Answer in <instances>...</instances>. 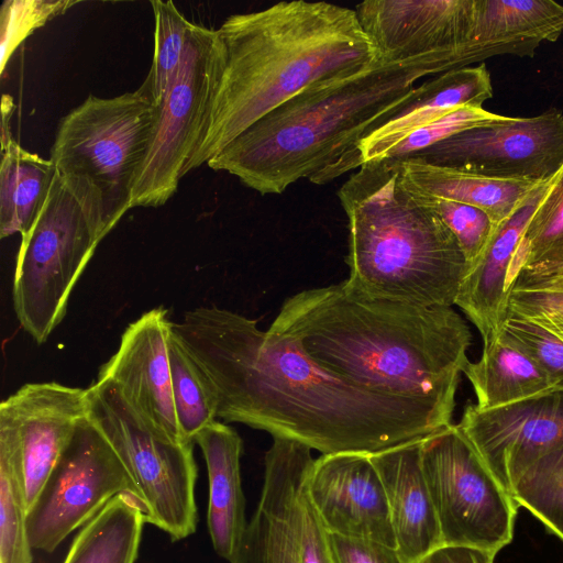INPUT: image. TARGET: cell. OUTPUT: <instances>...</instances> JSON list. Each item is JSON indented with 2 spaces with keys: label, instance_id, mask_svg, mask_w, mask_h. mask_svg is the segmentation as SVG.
I'll use <instances>...</instances> for the list:
<instances>
[{
  "label": "cell",
  "instance_id": "cell-1",
  "mask_svg": "<svg viewBox=\"0 0 563 563\" xmlns=\"http://www.w3.org/2000/svg\"><path fill=\"white\" fill-rule=\"evenodd\" d=\"M173 330L211 378L218 418L299 442L321 454H372L452 424L445 412L355 386L320 367L290 340L216 305Z\"/></svg>",
  "mask_w": 563,
  "mask_h": 563
},
{
  "label": "cell",
  "instance_id": "cell-2",
  "mask_svg": "<svg viewBox=\"0 0 563 563\" xmlns=\"http://www.w3.org/2000/svg\"><path fill=\"white\" fill-rule=\"evenodd\" d=\"M268 330L355 386L453 417L472 333L452 307L373 298L343 280L290 296Z\"/></svg>",
  "mask_w": 563,
  "mask_h": 563
},
{
  "label": "cell",
  "instance_id": "cell-3",
  "mask_svg": "<svg viewBox=\"0 0 563 563\" xmlns=\"http://www.w3.org/2000/svg\"><path fill=\"white\" fill-rule=\"evenodd\" d=\"M217 32L223 67L184 176L309 87L353 76L380 60L355 9L325 1H280L233 14Z\"/></svg>",
  "mask_w": 563,
  "mask_h": 563
},
{
  "label": "cell",
  "instance_id": "cell-4",
  "mask_svg": "<svg viewBox=\"0 0 563 563\" xmlns=\"http://www.w3.org/2000/svg\"><path fill=\"white\" fill-rule=\"evenodd\" d=\"M453 55L378 64L309 87L246 129L207 165L261 195L310 181L352 152L368 128L402 101L422 77L459 69Z\"/></svg>",
  "mask_w": 563,
  "mask_h": 563
},
{
  "label": "cell",
  "instance_id": "cell-5",
  "mask_svg": "<svg viewBox=\"0 0 563 563\" xmlns=\"http://www.w3.org/2000/svg\"><path fill=\"white\" fill-rule=\"evenodd\" d=\"M338 197L349 227V288L418 306L455 303L467 262L440 217L401 185L396 159L364 163Z\"/></svg>",
  "mask_w": 563,
  "mask_h": 563
},
{
  "label": "cell",
  "instance_id": "cell-6",
  "mask_svg": "<svg viewBox=\"0 0 563 563\" xmlns=\"http://www.w3.org/2000/svg\"><path fill=\"white\" fill-rule=\"evenodd\" d=\"M108 233L97 192L56 173L37 218L21 235L12 287L18 321L36 343L63 321L74 287Z\"/></svg>",
  "mask_w": 563,
  "mask_h": 563
},
{
  "label": "cell",
  "instance_id": "cell-7",
  "mask_svg": "<svg viewBox=\"0 0 563 563\" xmlns=\"http://www.w3.org/2000/svg\"><path fill=\"white\" fill-rule=\"evenodd\" d=\"M157 104L145 81L117 97L88 96L62 118L49 159L56 173L99 196L109 232L132 208V192L153 140Z\"/></svg>",
  "mask_w": 563,
  "mask_h": 563
},
{
  "label": "cell",
  "instance_id": "cell-8",
  "mask_svg": "<svg viewBox=\"0 0 563 563\" xmlns=\"http://www.w3.org/2000/svg\"><path fill=\"white\" fill-rule=\"evenodd\" d=\"M87 417L125 466L145 523L173 541L192 534L198 521L194 442L176 441L154 428L109 379H97L87 388Z\"/></svg>",
  "mask_w": 563,
  "mask_h": 563
},
{
  "label": "cell",
  "instance_id": "cell-9",
  "mask_svg": "<svg viewBox=\"0 0 563 563\" xmlns=\"http://www.w3.org/2000/svg\"><path fill=\"white\" fill-rule=\"evenodd\" d=\"M421 463L443 545L498 553L511 542L519 505L457 424L421 440Z\"/></svg>",
  "mask_w": 563,
  "mask_h": 563
},
{
  "label": "cell",
  "instance_id": "cell-10",
  "mask_svg": "<svg viewBox=\"0 0 563 563\" xmlns=\"http://www.w3.org/2000/svg\"><path fill=\"white\" fill-rule=\"evenodd\" d=\"M223 67L217 30L191 22L185 53L163 100L146 159L132 192V208L161 207L177 191L201 139Z\"/></svg>",
  "mask_w": 563,
  "mask_h": 563
},
{
  "label": "cell",
  "instance_id": "cell-11",
  "mask_svg": "<svg viewBox=\"0 0 563 563\" xmlns=\"http://www.w3.org/2000/svg\"><path fill=\"white\" fill-rule=\"evenodd\" d=\"M119 495L134 497L141 507L125 466L86 415L27 512L32 549L55 551Z\"/></svg>",
  "mask_w": 563,
  "mask_h": 563
},
{
  "label": "cell",
  "instance_id": "cell-12",
  "mask_svg": "<svg viewBox=\"0 0 563 563\" xmlns=\"http://www.w3.org/2000/svg\"><path fill=\"white\" fill-rule=\"evenodd\" d=\"M408 158L489 178L543 183L563 163V113L550 108L533 117H506L463 130Z\"/></svg>",
  "mask_w": 563,
  "mask_h": 563
},
{
  "label": "cell",
  "instance_id": "cell-13",
  "mask_svg": "<svg viewBox=\"0 0 563 563\" xmlns=\"http://www.w3.org/2000/svg\"><path fill=\"white\" fill-rule=\"evenodd\" d=\"M456 424L510 493L529 465L563 446V387L490 409L470 404Z\"/></svg>",
  "mask_w": 563,
  "mask_h": 563
},
{
  "label": "cell",
  "instance_id": "cell-14",
  "mask_svg": "<svg viewBox=\"0 0 563 563\" xmlns=\"http://www.w3.org/2000/svg\"><path fill=\"white\" fill-rule=\"evenodd\" d=\"M356 15L382 59L397 62L446 54L467 67L475 0H368Z\"/></svg>",
  "mask_w": 563,
  "mask_h": 563
},
{
  "label": "cell",
  "instance_id": "cell-15",
  "mask_svg": "<svg viewBox=\"0 0 563 563\" xmlns=\"http://www.w3.org/2000/svg\"><path fill=\"white\" fill-rule=\"evenodd\" d=\"M87 415V389L27 383L0 404V421L16 438L27 512Z\"/></svg>",
  "mask_w": 563,
  "mask_h": 563
},
{
  "label": "cell",
  "instance_id": "cell-16",
  "mask_svg": "<svg viewBox=\"0 0 563 563\" xmlns=\"http://www.w3.org/2000/svg\"><path fill=\"white\" fill-rule=\"evenodd\" d=\"M306 488L329 533L397 549L385 488L369 454H321L308 471Z\"/></svg>",
  "mask_w": 563,
  "mask_h": 563
},
{
  "label": "cell",
  "instance_id": "cell-17",
  "mask_svg": "<svg viewBox=\"0 0 563 563\" xmlns=\"http://www.w3.org/2000/svg\"><path fill=\"white\" fill-rule=\"evenodd\" d=\"M172 323L163 307L144 312L125 328L117 352L99 368L97 379L113 382L154 428L176 441H187L173 398L167 345Z\"/></svg>",
  "mask_w": 563,
  "mask_h": 563
},
{
  "label": "cell",
  "instance_id": "cell-18",
  "mask_svg": "<svg viewBox=\"0 0 563 563\" xmlns=\"http://www.w3.org/2000/svg\"><path fill=\"white\" fill-rule=\"evenodd\" d=\"M492 97L490 74L483 63L440 74L379 117L352 152L317 175L312 183L325 184L366 162L379 159L411 131L462 108H483Z\"/></svg>",
  "mask_w": 563,
  "mask_h": 563
},
{
  "label": "cell",
  "instance_id": "cell-19",
  "mask_svg": "<svg viewBox=\"0 0 563 563\" xmlns=\"http://www.w3.org/2000/svg\"><path fill=\"white\" fill-rule=\"evenodd\" d=\"M421 440L369 454L385 488L396 547L405 563H419L443 545L422 470Z\"/></svg>",
  "mask_w": 563,
  "mask_h": 563
},
{
  "label": "cell",
  "instance_id": "cell-20",
  "mask_svg": "<svg viewBox=\"0 0 563 563\" xmlns=\"http://www.w3.org/2000/svg\"><path fill=\"white\" fill-rule=\"evenodd\" d=\"M547 181L540 184L517 211L496 229L482 254L467 267L461 283L454 305L474 323L484 344L500 334L509 316L508 276L511 261Z\"/></svg>",
  "mask_w": 563,
  "mask_h": 563
},
{
  "label": "cell",
  "instance_id": "cell-21",
  "mask_svg": "<svg viewBox=\"0 0 563 563\" xmlns=\"http://www.w3.org/2000/svg\"><path fill=\"white\" fill-rule=\"evenodd\" d=\"M563 34V5L552 0H475L467 65L499 55L532 57Z\"/></svg>",
  "mask_w": 563,
  "mask_h": 563
},
{
  "label": "cell",
  "instance_id": "cell-22",
  "mask_svg": "<svg viewBox=\"0 0 563 563\" xmlns=\"http://www.w3.org/2000/svg\"><path fill=\"white\" fill-rule=\"evenodd\" d=\"M194 442L207 465V525L212 547L231 562L247 526L240 466L243 442L233 428L218 420L201 430Z\"/></svg>",
  "mask_w": 563,
  "mask_h": 563
},
{
  "label": "cell",
  "instance_id": "cell-23",
  "mask_svg": "<svg viewBox=\"0 0 563 563\" xmlns=\"http://www.w3.org/2000/svg\"><path fill=\"white\" fill-rule=\"evenodd\" d=\"M396 161L400 183L407 190L477 207L496 227L509 219L542 184L489 178L430 165L417 158Z\"/></svg>",
  "mask_w": 563,
  "mask_h": 563
},
{
  "label": "cell",
  "instance_id": "cell-24",
  "mask_svg": "<svg viewBox=\"0 0 563 563\" xmlns=\"http://www.w3.org/2000/svg\"><path fill=\"white\" fill-rule=\"evenodd\" d=\"M463 374L474 389L475 405L482 409L509 405L556 387L505 331L484 344L481 357L470 361Z\"/></svg>",
  "mask_w": 563,
  "mask_h": 563
},
{
  "label": "cell",
  "instance_id": "cell-25",
  "mask_svg": "<svg viewBox=\"0 0 563 563\" xmlns=\"http://www.w3.org/2000/svg\"><path fill=\"white\" fill-rule=\"evenodd\" d=\"M52 161L24 150L11 131L1 133L0 236L29 231L55 178Z\"/></svg>",
  "mask_w": 563,
  "mask_h": 563
},
{
  "label": "cell",
  "instance_id": "cell-26",
  "mask_svg": "<svg viewBox=\"0 0 563 563\" xmlns=\"http://www.w3.org/2000/svg\"><path fill=\"white\" fill-rule=\"evenodd\" d=\"M144 523L135 498L119 495L82 526L63 563H134Z\"/></svg>",
  "mask_w": 563,
  "mask_h": 563
},
{
  "label": "cell",
  "instance_id": "cell-27",
  "mask_svg": "<svg viewBox=\"0 0 563 563\" xmlns=\"http://www.w3.org/2000/svg\"><path fill=\"white\" fill-rule=\"evenodd\" d=\"M563 266V163L547 181L514 254L508 291L518 275L537 276Z\"/></svg>",
  "mask_w": 563,
  "mask_h": 563
},
{
  "label": "cell",
  "instance_id": "cell-28",
  "mask_svg": "<svg viewBox=\"0 0 563 563\" xmlns=\"http://www.w3.org/2000/svg\"><path fill=\"white\" fill-rule=\"evenodd\" d=\"M167 345L177 422L184 439L194 442L195 437L218 418L217 390L173 330V323Z\"/></svg>",
  "mask_w": 563,
  "mask_h": 563
},
{
  "label": "cell",
  "instance_id": "cell-29",
  "mask_svg": "<svg viewBox=\"0 0 563 563\" xmlns=\"http://www.w3.org/2000/svg\"><path fill=\"white\" fill-rule=\"evenodd\" d=\"M20 452L12 429L0 421V563H32Z\"/></svg>",
  "mask_w": 563,
  "mask_h": 563
},
{
  "label": "cell",
  "instance_id": "cell-30",
  "mask_svg": "<svg viewBox=\"0 0 563 563\" xmlns=\"http://www.w3.org/2000/svg\"><path fill=\"white\" fill-rule=\"evenodd\" d=\"M510 495L563 541V446L529 465L512 484Z\"/></svg>",
  "mask_w": 563,
  "mask_h": 563
},
{
  "label": "cell",
  "instance_id": "cell-31",
  "mask_svg": "<svg viewBox=\"0 0 563 563\" xmlns=\"http://www.w3.org/2000/svg\"><path fill=\"white\" fill-rule=\"evenodd\" d=\"M155 20L154 56L145 78L158 106L170 86L181 63L191 22L173 1H152Z\"/></svg>",
  "mask_w": 563,
  "mask_h": 563
},
{
  "label": "cell",
  "instance_id": "cell-32",
  "mask_svg": "<svg viewBox=\"0 0 563 563\" xmlns=\"http://www.w3.org/2000/svg\"><path fill=\"white\" fill-rule=\"evenodd\" d=\"M230 563H298L295 522L279 516L252 521Z\"/></svg>",
  "mask_w": 563,
  "mask_h": 563
},
{
  "label": "cell",
  "instance_id": "cell-33",
  "mask_svg": "<svg viewBox=\"0 0 563 563\" xmlns=\"http://www.w3.org/2000/svg\"><path fill=\"white\" fill-rule=\"evenodd\" d=\"M409 192L440 217L456 239L467 267L472 265L498 228L490 217L484 210L471 205Z\"/></svg>",
  "mask_w": 563,
  "mask_h": 563
},
{
  "label": "cell",
  "instance_id": "cell-34",
  "mask_svg": "<svg viewBox=\"0 0 563 563\" xmlns=\"http://www.w3.org/2000/svg\"><path fill=\"white\" fill-rule=\"evenodd\" d=\"M76 3V1L68 0H5L0 15L1 74L15 49L29 35Z\"/></svg>",
  "mask_w": 563,
  "mask_h": 563
},
{
  "label": "cell",
  "instance_id": "cell-35",
  "mask_svg": "<svg viewBox=\"0 0 563 563\" xmlns=\"http://www.w3.org/2000/svg\"><path fill=\"white\" fill-rule=\"evenodd\" d=\"M507 115L494 113L484 108H462L435 121L422 125L390 146L382 158L404 159L420 153L435 143L463 130L499 122Z\"/></svg>",
  "mask_w": 563,
  "mask_h": 563
},
{
  "label": "cell",
  "instance_id": "cell-36",
  "mask_svg": "<svg viewBox=\"0 0 563 563\" xmlns=\"http://www.w3.org/2000/svg\"><path fill=\"white\" fill-rule=\"evenodd\" d=\"M505 331L556 387H563V341L547 329L509 313Z\"/></svg>",
  "mask_w": 563,
  "mask_h": 563
},
{
  "label": "cell",
  "instance_id": "cell-37",
  "mask_svg": "<svg viewBox=\"0 0 563 563\" xmlns=\"http://www.w3.org/2000/svg\"><path fill=\"white\" fill-rule=\"evenodd\" d=\"M509 313L547 329L563 341V288L512 287Z\"/></svg>",
  "mask_w": 563,
  "mask_h": 563
},
{
  "label": "cell",
  "instance_id": "cell-38",
  "mask_svg": "<svg viewBox=\"0 0 563 563\" xmlns=\"http://www.w3.org/2000/svg\"><path fill=\"white\" fill-rule=\"evenodd\" d=\"M306 477L296 497L298 563H335L330 533L308 495Z\"/></svg>",
  "mask_w": 563,
  "mask_h": 563
},
{
  "label": "cell",
  "instance_id": "cell-39",
  "mask_svg": "<svg viewBox=\"0 0 563 563\" xmlns=\"http://www.w3.org/2000/svg\"><path fill=\"white\" fill-rule=\"evenodd\" d=\"M335 563H405L396 548L384 543L330 533Z\"/></svg>",
  "mask_w": 563,
  "mask_h": 563
},
{
  "label": "cell",
  "instance_id": "cell-40",
  "mask_svg": "<svg viewBox=\"0 0 563 563\" xmlns=\"http://www.w3.org/2000/svg\"><path fill=\"white\" fill-rule=\"evenodd\" d=\"M496 552L466 545H441L419 563H494Z\"/></svg>",
  "mask_w": 563,
  "mask_h": 563
},
{
  "label": "cell",
  "instance_id": "cell-41",
  "mask_svg": "<svg viewBox=\"0 0 563 563\" xmlns=\"http://www.w3.org/2000/svg\"><path fill=\"white\" fill-rule=\"evenodd\" d=\"M528 286H552V287L563 288V277H547V278L517 277L512 285V287H528Z\"/></svg>",
  "mask_w": 563,
  "mask_h": 563
},
{
  "label": "cell",
  "instance_id": "cell-42",
  "mask_svg": "<svg viewBox=\"0 0 563 563\" xmlns=\"http://www.w3.org/2000/svg\"><path fill=\"white\" fill-rule=\"evenodd\" d=\"M518 277H527V278H547V277H563V266H560L551 272H548L542 275L529 276V275H519Z\"/></svg>",
  "mask_w": 563,
  "mask_h": 563
}]
</instances>
